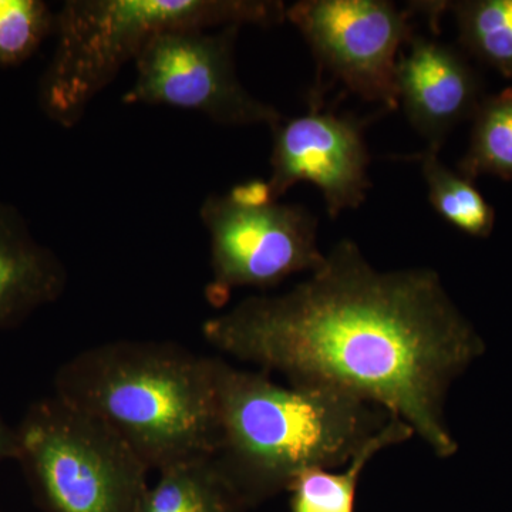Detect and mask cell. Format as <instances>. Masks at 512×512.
I'll return each mask as SVG.
<instances>
[{"mask_svg": "<svg viewBox=\"0 0 512 512\" xmlns=\"http://www.w3.org/2000/svg\"><path fill=\"white\" fill-rule=\"evenodd\" d=\"M413 430L403 420L390 423L343 470L312 468L289 487L291 512H355L357 487L370 461L386 448L413 439Z\"/></svg>", "mask_w": 512, "mask_h": 512, "instance_id": "7c38bea8", "label": "cell"}, {"mask_svg": "<svg viewBox=\"0 0 512 512\" xmlns=\"http://www.w3.org/2000/svg\"><path fill=\"white\" fill-rule=\"evenodd\" d=\"M66 286L59 256L37 241L18 208L0 201V332L55 303Z\"/></svg>", "mask_w": 512, "mask_h": 512, "instance_id": "8fae6325", "label": "cell"}, {"mask_svg": "<svg viewBox=\"0 0 512 512\" xmlns=\"http://www.w3.org/2000/svg\"><path fill=\"white\" fill-rule=\"evenodd\" d=\"M217 362L174 342L114 340L64 362L53 387L160 471L214 453Z\"/></svg>", "mask_w": 512, "mask_h": 512, "instance_id": "3957f363", "label": "cell"}, {"mask_svg": "<svg viewBox=\"0 0 512 512\" xmlns=\"http://www.w3.org/2000/svg\"><path fill=\"white\" fill-rule=\"evenodd\" d=\"M244 505L212 457L195 458L160 470L134 512H244Z\"/></svg>", "mask_w": 512, "mask_h": 512, "instance_id": "4fadbf2b", "label": "cell"}, {"mask_svg": "<svg viewBox=\"0 0 512 512\" xmlns=\"http://www.w3.org/2000/svg\"><path fill=\"white\" fill-rule=\"evenodd\" d=\"M18 437L15 427H10L0 413V464L6 460H16Z\"/></svg>", "mask_w": 512, "mask_h": 512, "instance_id": "ac0fdd59", "label": "cell"}, {"mask_svg": "<svg viewBox=\"0 0 512 512\" xmlns=\"http://www.w3.org/2000/svg\"><path fill=\"white\" fill-rule=\"evenodd\" d=\"M56 13L40 0H0V69L30 59L55 33Z\"/></svg>", "mask_w": 512, "mask_h": 512, "instance_id": "e0dca14e", "label": "cell"}, {"mask_svg": "<svg viewBox=\"0 0 512 512\" xmlns=\"http://www.w3.org/2000/svg\"><path fill=\"white\" fill-rule=\"evenodd\" d=\"M202 336L286 383L383 407L439 458L458 451L448 393L485 349L434 269L380 271L350 239L288 292L249 296L205 320Z\"/></svg>", "mask_w": 512, "mask_h": 512, "instance_id": "6da1fadb", "label": "cell"}, {"mask_svg": "<svg viewBox=\"0 0 512 512\" xmlns=\"http://www.w3.org/2000/svg\"><path fill=\"white\" fill-rule=\"evenodd\" d=\"M397 59L399 104L427 148L440 151L448 134L476 116L483 97L473 67L453 47L414 35Z\"/></svg>", "mask_w": 512, "mask_h": 512, "instance_id": "30bf717a", "label": "cell"}, {"mask_svg": "<svg viewBox=\"0 0 512 512\" xmlns=\"http://www.w3.org/2000/svg\"><path fill=\"white\" fill-rule=\"evenodd\" d=\"M439 153L426 148L417 156L434 210L463 234L490 237L495 225L494 208L477 190L474 181L441 163Z\"/></svg>", "mask_w": 512, "mask_h": 512, "instance_id": "5bb4252c", "label": "cell"}, {"mask_svg": "<svg viewBox=\"0 0 512 512\" xmlns=\"http://www.w3.org/2000/svg\"><path fill=\"white\" fill-rule=\"evenodd\" d=\"M15 429V461L43 511H136L150 468L106 423L53 394Z\"/></svg>", "mask_w": 512, "mask_h": 512, "instance_id": "5b68a950", "label": "cell"}, {"mask_svg": "<svg viewBox=\"0 0 512 512\" xmlns=\"http://www.w3.org/2000/svg\"><path fill=\"white\" fill-rule=\"evenodd\" d=\"M473 120L460 174L471 181L480 175L512 180V87L481 101Z\"/></svg>", "mask_w": 512, "mask_h": 512, "instance_id": "2e32d148", "label": "cell"}, {"mask_svg": "<svg viewBox=\"0 0 512 512\" xmlns=\"http://www.w3.org/2000/svg\"><path fill=\"white\" fill-rule=\"evenodd\" d=\"M394 416L322 386L279 384L218 357L212 461L245 510L288 491L312 468L346 466Z\"/></svg>", "mask_w": 512, "mask_h": 512, "instance_id": "7a4b0ae2", "label": "cell"}, {"mask_svg": "<svg viewBox=\"0 0 512 512\" xmlns=\"http://www.w3.org/2000/svg\"><path fill=\"white\" fill-rule=\"evenodd\" d=\"M311 107L309 114L272 127L268 184L279 201L293 185L311 183L322 192L329 217L336 218L359 208L372 187L365 121Z\"/></svg>", "mask_w": 512, "mask_h": 512, "instance_id": "9c48e42d", "label": "cell"}, {"mask_svg": "<svg viewBox=\"0 0 512 512\" xmlns=\"http://www.w3.org/2000/svg\"><path fill=\"white\" fill-rule=\"evenodd\" d=\"M200 218L210 235L205 296L215 308L227 305L234 289L274 288L293 275L311 274L325 261L318 220L301 205L212 194L202 202Z\"/></svg>", "mask_w": 512, "mask_h": 512, "instance_id": "8992f818", "label": "cell"}, {"mask_svg": "<svg viewBox=\"0 0 512 512\" xmlns=\"http://www.w3.org/2000/svg\"><path fill=\"white\" fill-rule=\"evenodd\" d=\"M410 10L384 0H301L286 8L322 72L383 109L399 107L396 66L414 35Z\"/></svg>", "mask_w": 512, "mask_h": 512, "instance_id": "ba28073f", "label": "cell"}, {"mask_svg": "<svg viewBox=\"0 0 512 512\" xmlns=\"http://www.w3.org/2000/svg\"><path fill=\"white\" fill-rule=\"evenodd\" d=\"M239 29L160 33L134 60L136 79L123 103L195 111L222 126H276L282 114L239 82L234 53Z\"/></svg>", "mask_w": 512, "mask_h": 512, "instance_id": "52a82bcc", "label": "cell"}, {"mask_svg": "<svg viewBox=\"0 0 512 512\" xmlns=\"http://www.w3.org/2000/svg\"><path fill=\"white\" fill-rule=\"evenodd\" d=\"M285 20L278 0H69L56 13V47L40 79V107L53 123L72 128L160 33L272 28Z\"/></svg>", "mask_w": 512, "mask_h": 512, "instance_id": "277c9868", "label": "cell"}, {"mask_svg": "<svg viewBox=\"0 0 512 512\" xmlns=\"http://www.w3.org/2000/svg\"><path fill=\"white\" fill-rule=\"evenodd\" d=\"M461 45L471 55L512 79V0L447 2Z\"/></svg>", "mask_w": 512, "mask_h": 512, "instance_id": "9a60e30c", "label": "cell"}]
</instances>
